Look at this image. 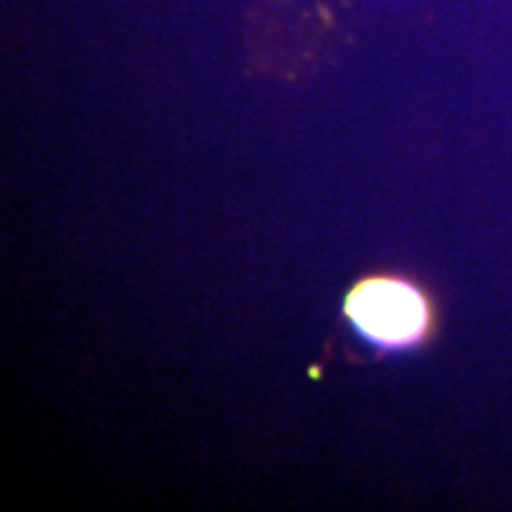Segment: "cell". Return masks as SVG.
Listing matches in <instances>:
<instances>
[{"instance_id": "1", "label": "cell", "mask_w": 512, "mask_h": 512, "mask_svg": "<svg viewBox=\"0 0 512 512\" xmlns=\"http://www.w3.org/2000/svg\"><path fill=\"white\" fill-rule=\"evenodd\" d=\"M351 323L382 347H403L420 337L427 323L425 302L399 280H368L356 287L347 304Z\"/></svg>"}]
</instances>
